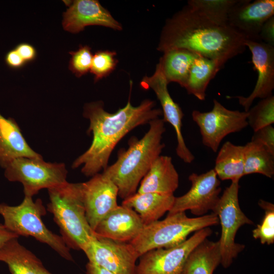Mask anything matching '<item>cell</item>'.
<instances>
[{
  "label": "cell",
  "instance_id": "1",
  "mask_svg": "<svg viewBox=\"0 0 274 274\" xmlns=\"http://www.w3.org/2000/svg\"><path fill=\"white\" fill-rule=\"evenodd\" d=\"M129 99L125 107L114 113L104 109L101 101L86 104L83 116L90 122L87 132L92 133L93 139L89 148L73 162L72 167L80 166L82 173L92 177L108 166L110 155L118 142L134 128L149 123L162 115L160 109L155 108L154 101L144 99L136 107L132 106L130 81Z\"/></svg>",
  "mask_w": 274,
  "mask_h": 274
},
{
  "label": "cell",
  "instance_id": "2",
  "mask_svg": "<svg viewBox=\"0 0 274 274\" xmlns=\"http://www.w3.org/2000/svg\"><path fill=\"white\" fill-rule=\"evenodd\" d=\"M245 41L229 26L214 24L186 6L166 20L157 49H185L225 63L245 51Z\"/></svg>",
  "mask_w": 274,
  "mask_h": 274
},
{
  "label": "cell",
  "instance_id": "3",
  "mask_svg": "<svg viewBox=\"0 0 274 274\" xmlns=\"http://www.w3.org/2000/svg\"><path fill=\"white\" fill-rule=\"evenodd\" d=\"M149 124L143 137L131 138L128 148L120 150L116 162L102 173L117 187L118 196L123 200L136 193L141 181L165 147L161 142L165 131L163 120L158 118Z\"/></svg>",
  "mask_w": 274,
  "mask_h": 274
},
{
  "label": "cell",
  "instance_id": "4",
  "mask_svg": "<svg viewBox=\"0 0 274 274\" xmlns=\"http://www.w3.org/2000/svg\"><path fill=\"white\" fill-rule=\"evenodd\" d=\"M48 190L47 210L53 214L61 236L70 249L83 251L95 234L86 218L80 183L67 182Z\"/></svg>",
  "mask_w": 274,
  "mask_h": 274
},
{
  "label": "cell",
  "instance_id": "5",
  "mask_svg": "<svg viewBox=\"0 0 274 274\" xmlns=\"http://www.w3.org/2000/svg\"><path fill=\"white\" fill-rule=\"evenodd\" d=\"M217 216L212 213L196 218H189L185 212L167 214L162 220L145 225L138 236L129 242L139 257L157 249L169 248L187 239L192 232L219 223Z\"/></svg>",
  "mask_w": 274,
  "mask_h": 274
},
{
  "label": "cell",
  "instance_id": "6",
  "mask_svg": "<svg viewBox=\"0 0 274 274\" xmlns=\"http://www.w3.org/2000/svg\"><path fill=\"white\" fill-rule=\"evenodd\" d=\"M40 199L34 201L32 197L24 196L22 202L15 206L0 203V215L4 221V226L19 236H31L45 244L66 260L74 261L62 237L47 228L42 217L46 213Z\"/></svg>",
  "mask_w": 274,
  "mask_h": 274
},
{
  "label": "cell",
  "instance_id": "7",
  "mask_svg": "<svg viewBox=\"0 0 274 274\" xmlns=\"http://www.w3.org/2000/svg\"><path fill=\"white\" fill-rule=\"evenodd\" d=\"M239 182H231L225 188L213 213L216 214L221 226V235L218 241L221 264L228 268L233 259L244 249L243 245L235 242L238 229L245 224H253L241 210L238 202Z\"/></svg>",
  "mask_w": 274,
  "mask_h": 274
},
{
  "label": "cell",
  "instance_id": "8",
  "mask_svg": "<svg viewBox=\"0 0 274 274\" xmlns=\"http://www.w3.org/2000/svg\"><path fill=\"white\" fill-rule=\"evenodd\" d=\"M4 169L5 176L9 181L22 184L26 196L32 197L41 189H49L67 182V170L64 163L47 162L43 158H17Z\"/></svg>",
  "mask_w": 274,
  "mask_h": 274
},
{
  "label": "cell",
  "instance_id": "9",
  "mask_svg": "<svg viewBox=\"0 0 274 274\" xmlns=\"http://www.w3.org/2000/svg\"><path fill=\"white\" fill-rule=\"evenodd\" d=\"M213 103L209 112L193 111L192 118L199 128L203 145L216 152L226 136L248 125V112L229 110L216 99Z\"/></svg>",
  "mask_w": 274,
  "mask_h": 274
},
{
  "label": "cell",
  "instance_id": "10",
  "mask_svg": "<svg viewBox=\"0 0 274 274\" xmlns=\"http://www.w3.org/2000/svg\"><path fill=\"white\" fill-rule=\"evenodd\" d=\"M212 233L211 228L206 227L177 246L146 252L139 257L136 274H181L190 254Z\"/></svg>",
  "mask_w": 274,
  "mask_h": 274
},
{
  "label": "cell",
  "instance_id": "11",
  "mask_svg": "<svg viewBox=\"0 0 274 274\" xmlns=\"http://www.w3.org/2000/svg\"><path fill=\"white\" fill-rule=\"evenodd\" d=\"M83 251L91 263L118 274H136L139 257L129 242L95 235Z\"/></svg>",
  "mask_w": 274,
  "mask_h": 274
},
{
  "label": "cell",
  "instance_id": "12",
  "mask_svg": "<svg viewBox=\"0 0 274 274\" xmlns=\"http://www.w3.org/2000/svg\"><path fill=\"white\" fill-rule=\"evenodd\" d=\"M188 179L191 183L190 189L183 195L175 197L168 214L190 210L199 217L214 210L221 191L220 181L214 170L199 175L192 173Z\"/></svg>",
  "mask_w": 274,
  "mask_h": 274
},
{
  "label": "cell",
  "instance_id": "13",
  "mask_svg": "<svg viewBox=\"0 0 274 274\" xmlns=\"http://www.w3.org/2000/svg\"><path fill=\"white\" fill-rule=\"evenodd\" d=\"M168 84L159 62L156 65L154 74L150 77L145 76L140 83L143 88H150L155 92L162 107L164 122L170 124L175 131L177 140V155L184 162L190 163L195 157L187 147L182 134L184 114L179 105L174 101L169 94Z\"/></svg>",
  "mask_w": 274,
  "mask_h": 274
},
{
  "label": "cell",
  "instance_id": "14",
  "mask_svg": "<svg viewBox=\"0 0 274 274\" xmlns=\"http://www.w3.org/2000/svg\"><path fill=\"white\" fill-rule=\"evenodd\" d=\"M80 188L86 218L94 231L99 222L118 206V189L102 173L80 183Z\"/></svg>",
  "mask_w": 274,
  "mask_h": 274
},
{
  "label": "cell",
  "instance_id": "15",
  "mask_svg": "<svg viewBox=\"0 0 274 274\" xmlns=\"http://www.w3.org/2000/svg\"><path fill=\"white\" fill-rule=\"evenodd\" d=\"M273 16V0H238L229 13L227 25L246 40L260 41L262 25Z\"/></svg>",
  "mask_w": 274,
  "mask_h": 274
},
{
  "label": "cell",
  "instance_id": "16",
  "mask_svg": "<svg viewBox=\"0 0 274 274\" xmlns=\"http://www.w3.org/2000/svg\"><path fill=\"white\" fill-rule=\"evenodd\" d=\"M245 45L252 54V62L258 73L254 88L247 97L235 96L239 104L247 112L254 100L272 95L274 89V47L261 41L246 40Z\"/></svg>",
  "mask_w": 274,
  "mask_h": 274
},
{
  "label": "cell",
  "instance_id": "17",
  "mask_svg": "<svg viewBox=\"0 0 274 274\" xmlns=\"http://www.w3.org/2000/svg\"><path fill=\"white\" fill-rule=\"evenodd\" d=\"M62 24L65 30L72 33L79 32L89 25L122 29V25L96 0L74 1L63 13Z\"/></svg>",
  "mask_w": 274,
  "mask_h": 274
},
{
  "label": "cell",
  "instance_id": "18",
  "mask_svg": "<svg viewBox=\"0 0 274 274\" xmlns=\"http://www.w3.org/2000/svg\"><path fill=\"white\" fill-rule=\"evenodd\" d=\"M145 225L132 209L118 206L98 224L96 236L120 242H130L135 238Z\"/></svg>",
  "mask_w": 274,
  "mask_h": 274
},
{
  "label": "cell",
  "instance_id": "19",
  "mask_svg": "<svg viewBox=\"0 0 274 274\" xmlns=\"http://www.w3.org/2000/svg\"><path fill=\"white\" fill-rule=\"evenodd\" d=\"M20 157L43 158L27 144L15 120L0 113V165L4 169Z\"/></svg>",
  "mask_w": 274,
  "mask_h": 274
},
{
  "label": "cell",
  "instance_id": "20",
  "mask_svg": "<svg viewBox=\"0 0 274 274\" xmlns=\"http://www.w3.org/2000/svg\"><path fill=\"white\" fill-rule=\"evenodd\" d=\"M179 183V174L173 163L172 157L160 155L141 181L136 192L174 194Z\"/></svg>",
  "mask_w": 274,
  "mask_h": 274
},
{
  "label": "cell",
  "instance_id": "21",
  "mask_svg": "<svg viewBox=\"0 0 274 274\" xmlns=\"http://www.w3.org/2000/svg\"><path fill=\"white\" fill-rule=\"evenodd\" d=\"M0 261L7 264L12 274H53L18 238L8 241L0 248Z\"/></svg>",
  "mask_w": 274,
  "mask_h": 274
},
{
  "label": "cell",
  "instance_id": "22",
  "mask_svg": "<svg viewBox=\"0 0 274 274\" xmlns=\"http://www.w3.org/2000/svg\"><path fill=\"white\" fill-rule=\"evenodd\" d=\"M175 197L174 194L136 192L124 199L122 205L132 209L146 225L158 220L166 212H169Z\"/></svg>",
  "mask_w": 274,
  "mask_h": 274
},
{
  "label": "cell",
  "instance_id": "23",
  "mask_svg": "<svg viewBox=\"0 0 274 274\" xmlns=\"http://www.w3.org/2000/svg\"><path fill=\"white\" fill-rule=\"evenodd\" d=\"M224 64L221 61L197 54L192 64L184 88L188 94L193 95L200 100H204L209 84Z\"/></svg>",
  "mask_w": 274,
  "mask_h": 274
},
{
  "label": "cell",
  "instance_id": "24",
  "mask_svg": "<svg viewBox=\"0 0 274 274\" xmlns=\"http://www.w3.org/2000/svg\"><path fill=\"white\" fill-rule=\"evenodd\" d=\"M213 169L221 180L239 182L244 176V145L226 142L219 150Z\"/></svg>",
  "mask_w": 274,
  "mask_h": 274
},
{
  "label": "cell",
  "instance_id": "25",
  "mask_svg": "<svg viewBox=\"0 0 274 274\" xmlns=\"http://www.w3.org/2000/svg\"><path fill=\"white\" fill-rule=\"evenodd\" d=\"M221 260L218 241L207 238L190 254L181 274H213Z\"/></svg>",
  "mask_w": 274,
  "mask_h": 274
},
{
  "label": "cell",
  "instance_id": "26",
  "mask_svg": "<svg viewBox=\"0 0 274 274\" xmlns=\"http://www.w3.org/2000/svg\"><path fill=\"white\" fill-rule=\"evenodd\" d=\"M159 62L167 83L176 82L184 87L192 64L198 54L185 49L163 53Z\"/></svg>",
  "mask_w": 274,
  "mask_h": 274
},
{
  "label": "cell",
  "instance_id": "27",
  "mask_svg": "<svg viewBox=\"0 0 274 274\" xmlns=\"http://www.w3.org/2000/svg\"><path fill=\"white\" fill-rule=\"evenodd\" d=\"M253 174L272 178L274 175V154L250 141L244 145V176Z\"/></svg>",
  "mask_w": 274,
  "mask_h": 274
},
{
  "label": "cell",
  "instance_id": "28",
  "mask_svg": "<svg viewBox=\"0 0 274 274\" xmlns=\"http://www.w3.org/2000/svg\"><path fill=\"white\" fill-rule=\"evenodd\" d=\"M238 0H190L187 6L212 23L228 26L229 13Z\"/></svg>",
  "mask_w": 274,
  "mask_h": 274
},
{
  "label": "cell",
  "instance_id": "29",
  "mask_svg": "<svg viewBox=\"0 0 274 274\" xmlns=\"http://www.w3.org/2000/svg\"><path fill=\"white\" fill-rule=\"evenodd\" d=\"M248 125L254 132L274 123V96L261 100L247 111Z\"/></svg>",
  "mask_w": 274,
  "mask_h": 274
},
{
  "label": "cell",
  "instance_id": "30",
  "mask_svg": "<svg viewBox=\"0 0 274 274\" xmlns=\"http://www.w3.org/2000/svg\"><path fill=\"white\" fill-rule=\"evenodd\" d=\"M258 204L264 210V215L260 224L252 232L253 237L259 239L262 244L270 245L274 243V206L263 200Z\"/></svg>",
  "mask_w": 274,
  "mask_h": 274
},
{
  "label": "cell",
  "instance_id": "31",
  "mask_svg": "<svg viewBox=\"0 0 274 274\" xmlns=\"http://www.w3.org/2000/svg\"><path fill=\"white\" fill-rule=\"evenodd\" d=\"M116 54L114 51L99 50L93 55L90 72L94 75L95 82L108 76L114 71L118 62Z\"/></svg>",
  "mask_w": 274,
  "mask_h": 274
},
{
  "label": "cell",
  "instance_id": "32",
  "mask_svg": "<svg viewBox=\"0 0 274 274\" xmlns=\"http://www.w3.org/2000/svg\"><path fill=\"white\" fill-rule=\"evenodd\" d=\"M69 53L71 55L69 68L76 77H80L90 72L93 55L89 46H81L77 50Z\"/></svg>",
  "mask_w": 274,
  "mask_h": 274
},
{
  "label": "cell",
  "instance_id": "33",
  "mask_svg": "<svg viewBox=\"0 0 274 274\" xmlns=\"http://www.w3.org/2000/svg\"><path fill=\"white\" fill-rule=\"evenodd\" d=\"M251 142L258 144L274 154V128L268 125L254 132Z\"/></svg>",
  "mask_w": 274,
  "mask_h": 274
},
{
  "label": "cell",
  "instance_id": "34",
  "mask_svg": "<svg viewBox=\"0 0 274 274\" xmlns=\"http://www.w3.org/2000/svg\"><path fill=\"white\" fill-rule=\"evenodd\" d=\"M259 37L260 41L274 47V16L268 19L263 24Z\"/></svg>",
  "mask_w": 274,
  "mask_h": 274
},
{
  "label": "cell",
  "instance_id": "35",
  "mask_svg": "<svg viewBox=\"0 0 274 274\" xmlns=\"http://www.w3.org/2000/svg\"><path fill=\"white\" fill-rule=\"evenodd\" d=\"M15 49L25 62L31 61L36 57V49L29 44H20L17 46Z\"/></svg>",
  "mask_w": 274,
  "mask_h": 274
},
{
  "label": "cell",
  "instance_id": "36",
  "mask_svg": "<svg viewBox=\"0 0 274 274\" xmlns=\"http://www.w3.org/2000/svg\"><path fill=\"white\" fill-rule=\"evenodd\" d=\"M5 61L7 65L12 68L20 67L25 62L15 49L8 52Z\"/></svg>",
  "mask_w": 274,
  "mask_h": 274
},
{
  "label": "cell",
  "instance_id": "37",
  "mask_svg": "<svg viewBox=\"0 0 274 274\" xmlns=\"http://www.w3.org/2000/svg\"><path fill=\"white\" fill-rule=\"evenodd\" d=\"M86 274H118L100 266L88 262L86 265Z\"/></svg>",
  "mask_w": 274,
  "mask_h": 274
},
{
  "label": "cell",
  "instance_id": "38",
  "mask_svg": "<svg viewBox=\"0 0 274 274\" xmlns=\"http://www.w3.org/2000/svg\"><path fill=\"white\" fill-rule=\"evenodd\" d=\"M19 236L9 230L4 224L0 223V248L8 241Z\"/></svg>",
  "mask_w": 274,
  "mask_h": 274
},
{
  "label": "cell",
  "instance_id": "39",
  "mask_svg": "<svg viewBox=\"0 0 274 274\" xmlns=\"http://www.w3.org/2000/svg\"><path fill=\"white\" fill-rule=\"evenodd\" d=\"M79 274H82V273H79Z\"/></svg>",
  "mask_w": 274,
  "mask_h": 274
}]
</instances>
